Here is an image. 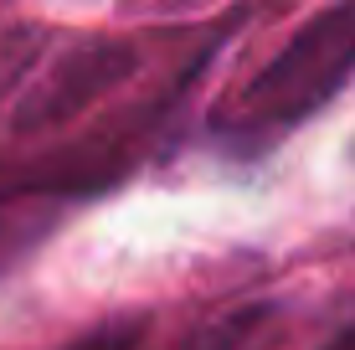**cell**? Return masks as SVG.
I'll return each mask as SVG.
<instances>
[{
  "label": "cell",
  "mask_w": 355,
  "mask_h": 350,
  "mask_svg": "<svg viewBox=\"0 0 355 350\" xmlns=\"http://www.w3.org/2000/svg\"><path fill=\"white\" fill-rule=\"evenodd\" d=\"M355 67V10L335 6L320 10L284 52L268 62L248 88L232 98L216 134L232 139L237 150H263L278 134H288L304 114L335 98V88Z\"/></svg>",
  "instance_id": "obj_1"
},
{
  "label": "cell",
  "mask_w": 355,
  "mask_h": 350,
  "mask_svg": "<svg viewBox=\"0 0 355 350\" xmlns=\"http://www.w3.org/2000/svg\"><path fill=\"white\" fill-rule=\"evenodd\" d=\"M268 340H273V309L252 304V309H237V315L206 324L191 340V350H268Z\"/></svg>",
  "instance_id": "obj_2"
},
{
  "label": "cell",
  "mask_w": 355,
  "mask_h": 350,
  "mask_svg": "<svg viewBox=\"0 0 355 350\" xmlns=\"http://www.w3.org/2000/svg\"><path fill=\"white\" fill-rule=\"evenodd\" d=\"M124 67H129V52H114V46H88V57H83V72H72V82H83V88H98V82H108L114 72H124ZM36 114H42V119L72 114V98H62V93H46Z\"/></svg>",
  "instance_id": "obj_3"
},
{
  "label": "cell",
  "mask_w": 355,
  "mask_h": 350,
  "mask_svg": "<svg viewBox=\"0 0 355 350\" xmlns=\"http://www.w3.org/2000/svg\"><path fill=\"white\" fill-rule=\"evenodd\" d=\"M324 350H355V320H350V324H345V330H340V335H335V340H329V345H324Z\"/></svg>",
  "instance_id": "obj_4"
}]
</instances>
